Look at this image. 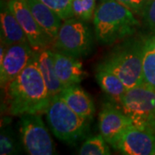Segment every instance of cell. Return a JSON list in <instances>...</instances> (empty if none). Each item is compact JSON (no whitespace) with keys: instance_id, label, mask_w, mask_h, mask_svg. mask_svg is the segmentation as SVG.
I'll return each instance as SVG.
<instances>
[{"instance_id":"1","label":"cell","mask_w":155,"mask_h":155,"mask_svg":"<svg viewBox=\"0 0 155 155\" xmlns=\"http://www.w3.org/2000/svg\"><path fill=\"white\" fill-rule=\"evenodd\" d=\"M5 88L6 109L11 116L47 111L51 97L39 68L36 50L27 67Z\"/></svg>"},{"instance_id":"2","label":"cell","mask_w":155,"mask_h":155,"mask_svg":"<svg viewBox=\"0 0 155 155\" xmlns=\"http://www.w3.org/2000/svg\"><path fill=\"white\" fill-rule=\"evenodd\" d=\"M147 38L139 34L122 40L106 54L98 67L117 75L127 89L142 84V60Z\"/></svg>"},{"instance_id":"3","label":"cell","mask_w":155,"mask_h":155,"mask_svg":"<svg viewBox=\"0 0 155 155\" xmlns=\"http://www.w3.org/2000/svg\"><path fill=\"white\" fill-rule=\"evenodd\" d=\"M95 37L103 45L119 42L137 32L139 20L127 7L116 0H104L93 17Z\"/></svg>"},{"instance_id":"4","label":"cell","mask_w":155,"mask_h":155,"mask_svg":"<svg viewBox=\"0 0 155 155\" xmlns=\"http://www.w3.org/2000/svg\"><path fill=\"white\" fill-rule=\"evenodd\" d=\"M46 114L52 132L61 141L75 146L88 135L90 121L72 110L60 95L51 97Z\"/></svg>"},{"instance_id":"5","label":"cell","mask_w":155,"mask_h":155,"mask_svg":"<svg viewBox=\"0 0 155 155\" xmlns=\"http://www.w3.org/2000/svg\"><path fill=\"white\" fill-rule=\"evenodd\" d=\"M133 125L155 133V90L146 84L127 89L121 104Z\"/></svg>"},{"instance_id":"6","label":"cell","mask_w":155,"mask_h":155,"mask_svg":"<svg viewBox=\"0 0 155 155\" xmlns=\"http://www.w3.org/2000/svg\"><path fill=\"white\" fill-rule=\"evenodd\" d=\"M86 22L74 17L65 20L54 41L55 49L78 59L91 54L94 48V36Z\"/></svg>"},{"instance_id":"7","label":"cell","mask_w":155,"mask_h":155,"mask_svg":"<svg viewBox=\"0 0 155 155\" xmlns=\"http://www.w3.org/2000/svg\"><path fill=\"white\" fill-rule=\"evenodd\" d=\"M20 140L25 152L30 155L55 153L54 140L46 127L41 114H24L19 120Z\"/></svg>"},{"instance_id":"8","label":"cell","mask_w":155,"mask_h":155,"mask_svg":"<svg viewBox=\"0 0 155 155\" xmlns=\"http://www.w3.org/2000/svg\"><path fill=\"white\" fill-rule=\"evenodd\" d=\"M133 125L131 119L121 110V107L112 102L104 103L98 116L100 134L113 147L129 126Z\"/></svg>"},{"instance_id":"9","label":"cell","mask_w":155,"mask_h":155,"mask_svg":"<svg viewBox=\"0 0 155 155\" xmlns=\"http://www.w3.org/2000/svg\"><path fill=\"white\" fill-rule=\"evenodd\" d=\"M7 2L33 49L38 51L48 48L54 41L35 21L28 7L27 0H7Z\"/></svg>"},{"instance_id":"10","label":"cell","mask_w":155,"mask_h":155,"mask_svg":"<svg viewBox=\"0 0 155 155\" xmlns=\"http://www.w3.org/2000/svg\"><path fill=\"white\" fill-rule=\"evenodd\" d=\"M35 50L28 42L17 43L7 47L4 58L0 61V83L5 88L27 67Z\"/></svg>"},{"instance_id":"11","label":"cell","mask_w":155,"mask_h":155,"mask_svg":"<svg viewBox=\"0 0 155 155\" xmlns=\"http://www.w3.org/2000/svg\"><path fill=\"white\" fill-rule=\"evenodd\" d=\"M115 148L126 155L154 154L155 133L131 125L122 134Z\"/></svg>"},{"instance_id":"12","label":"cell","mask_w":155,"mask_h":155,"mask_svg":"<svg viewBox=\"0 0 155 155\" xmlns=\"http://www.w3.org/2000/svg\"><path fill=\"white\" fill-rule=\"evenodd\" d=\"M54 62L57 76L65 87L79 84L87 75L78 58L61 50L54 51Z\"/></svg>"},{"instance_id":"13","label":"cell","mask_w":155,"mask_h":155,"mask_svg":"<svg viewBox=\"0 0 155 155\" xmlns=\"http://www.w3.org/2000/svg\"><path fill=\"white\" fill-rule=\"evenodd\" d=\"M60 97L78 115L90 122L93 119L96 112L94 101L78 84L65 87Z\"/></svg>"},{"instance_id":"14","label":"cell","mask_w":155,"mask_h":155,"mask_svg":"<svg viewBox=\"0 0 155 155\" xmlns=\"http://www.w3.org/2000/svg\"><path fill=\"white\" fill-rule=\"evenodd\" d=\"M0 25H1V42L6 47L11 45L28 42L27 36L13 14L8 2L1 0L0 11Z\"/></svg>"},{"instance_id":"15","label":"cell","mask_w":155,"mask_h":155,"mask_svg":"<svg viewBox=\"0 0 155 155\" xmlns=\"http://www.w3.org/2000/svg\"><path fill=\"white\" fill-rule=\"evenodd\" d=\"M27 3L35 21L54 41L62 25V18L40 0H27Z\"/></svg>"},{"instance_id":"16","label":"cell","mask_w":155,"mask_h":155,"mask_svg":"<svg viewBox=\"0 0 155 155\" xmlns=\"http://www.w3.org/2000/svg\"><path fill=\"white\" fill-rule=\"evenodd\" d=\"M37 61L40 71L47 85L48 91L51 97L60 95L65 85L61 83V79L57 76L54 62V51L47 48L37 51Z\"/></svg>"},{"instance_id":"17","label":"cell","mask_w":155,"mask_h":155,"mask_svg":"<svg viewBox=\"0 0 155 155\" xmlns=\"http://www.w3.org/2000/svg\"><path fill=\"white\" fill-rule=\"evenodd\" d=\"M96 79L110 101L121 107L122 97L127 91L121 78L110 71L97 66Z\"/></svg>"},{"instance_id":"18","label":"cell","mask_w":155,"mask_h":155,"mask_svg":"<svg viewBox=\"0 0 155 155\" xmlns=\"http://www.w3.org/2000/svg\"><path fill=\"white\" fill-rule=\"evenodd\" d=\"M142 84L155 90V35L147 36L142 60Z\"/></svg>"},{"instance_id":"19","label":"cell","mask_w":155,"mask_h":155,"mask_svg":"<svg viewBox=\"0 0 155 155\" xmlns=\"http://www.w3.org/2000/svg\"><path fill=\"white\" fill-rule=\"evenodd\" d=\"M11 120L9 118L2 119L1 134H0V154H17L21 152L22 147L21 140L19 141L16 133L11 127Z\"/></svg>"},{"instance_id":"20","label":"cell","mask_w":155,"mask_h":155,"mask_svg":"<svg viewBox=\"0 0 155 155\" xmlns=\"http://www.w3.org/2000/svg\"><path fill=\"white\" fill-rule=\"evenodd\" d=\"M109 143L101 134H96L86 139L78 150L80 155H109L110 148Z\"/></svg>"},{"instance_id":"21","label":"cell","mask_w":155,"mask_h":155,"mask_svg":"<svg viewBox=\"0 0 155 155\" xmlns=\"http://www.w3.org/2000/svg\"><path fill=\"white\" fill-rule=\"evenodd\" d=\"M72 10L73 17L90 22L94 17L96 0H72Z\"/></svg>"},{"instance_id":"22","label":"cell","mask_w":155,"mask_h":155,"mask_svg":"<svg viewBox=\"0 0 155 155\" xmlns=\"http://www.w3.org/2000/svg\"><path fill=\"white\" fill-rule=\"evenodd\" d=\"M51 8L62 18L63 21L73 17L72 10V0H40Z\"/></svg>"},{"instance_id":"23","label":"cell","mask_w":155,"mask_h":155,"mask_svg":"<svg viewBox=\"0 0 155 155\" xmlns=\"http://www.w3.org/2000/svg\"><path fill=\"white\" fill-rule=\"evenodd\" d=\"M142 18L146 26L155 35V0H150L145 8Z\"/></svg>"},{"instance_id":"24","label":"cell","mask_w":155,"mask_h":155,"mask_svg":"<svg viewBox=\"0 0 155 155\" xmlns=\"http://www.w3.org/2000/svg\"><path fill=\"white\" fill-rule=\"evenodd\" d=\"M116 1L127 7L134 15H138L140 17H142L143 11L148 3V0H116Z\"/></svg>"},{"instance_id":"25","label":"cell","mask_w":155,"mask_h":155,"mask_svg":"<svg viewBox=\"0 0 155 155\" xmlns=\"http://www.w3.org/2000/svg\"><path fill=\"white\" fill-rule=\"evenodd\" d=\"M149 1H150V0H148V2H149Z\"/></svg>"},{"instance_id":"26","label":"cell","mask_w":155,"mask_h":155,"mask_svg":"<svg viewBox=\"0 0 155 155\" xmlns=\"http://www.w3.org/2000/svg\"><path fill=\"white\" fill-rule=\"evenodd\" d=\"M102 1H104V0H102Z\"/></svg>"}]
</instances>
